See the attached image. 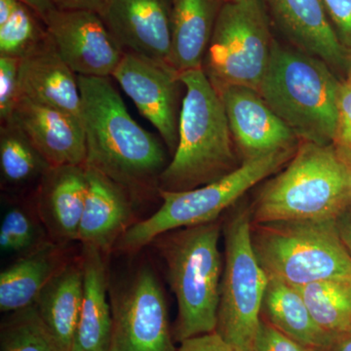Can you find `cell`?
I'll use <instances>...</instances> for the list:
<instances>
[{
    "label": "cell",
    "mask_w": 351,
    "mask_h": 351,
    "mask_svg": "<svg viewBox=\"0 0 351 351\" xmlns=\"http://www.w3.org/2000/svg\"><path fill=\"white\" fill-rule=\"evenodd\" d=\"M335 32L351 55V0H322Z\"/></svg>",
    "instance_id": "d6a6232c"
},
{
    "label": "cell",
    "mask_w": 351,
    "mask_h": 351,
    "mask_svg": "<svg viewBox=\"0 0 351 351\" xmlns=\"http://www.w3.org/2000/svg\"><path fill=\"white\" fill-rule=\"evenodd\" d=\"M350 204V163L334 145L302 142L285 169L263 186L251 221H337Z\"/></svg>",
    "instance_id": "7a4b0ae2"
},
{
    "label": "cell",
    "mask_w": 351,
    "mask_h": 351,
    "mask_svg": "<svg viewBox=\"0 0 351 351\" xmlns=\"http://www.w3.org/2000/svg\"><path fill=\"white\" fill-rule=\"evenodd\" d=\"M225 242L216 332L239 350L253 351L269 277L254 250L250 211L230 219Z\"/></svg>",
    "instance_id": "9c48e42d"
},
{
    "label": "cell",
    "mask_w": 351,
    "mask_h": 351,
    "mask_svg": "<svg viewBox=\"0 0 351 351\" xmlns=\"http://www.w3.org/2000/svg\"><path fill=\"white\" fill-rule=\"evenodd\" d=\"M19 59L0 57V121L6 123L12 117L21 98Z\"/></svg>",
    "instance_id": "f546056e"
},
{
    "label": "cell",
    "mask_w": 351,
    "mask_h": 351,
    "mask_svg": "<svg viewBox=\"0 0 351 351\" xmlns=\"http://www.w3.org/2000/svg\"><path fill=\"white\" fill-rule=\"evenodd\" d=\"M297 147L244 161L232 172L199 188L182 191L158 189L162 205L149 218L134 223L122 235L114 250L137 253L164 233L218 221L221 213L249 189L282 169Z\"/></svg>",
    "instance_id": "8992f818"
},
{
    "label": "cell",
    "mask_w": 351,
    "mask_h": 351,
    "mask_svg": "<svg viewBox=\"0 0 351 351\" xmlns=\"http://www.w3.org/2000/svg\"><path fill=\"white\" fill-rule=\"evenodd\" d=\"M219 235L221 223L215 221L164 233L152 242L177 299L174 335L180 343L216 331L223 269Z\"/></svg>",
    "instance_id": "5b68a950"
},
{
    "label": "cell",
    "mask_w": 351,
    "mask_h": 351,
    "mask_svg": "<svg viewBox=\"0 0 351 351\" xmlns=\"http://www.w3.org/2000/svg\"><path fill=\"white\" fill-rule=\"evenodd\" d=\"M172 0H105L99 16L122 50L168 64Z\"/></svg>",
    "instance_id": "4fadbf2b"
},
{
    "label": "cell",
    "mask_w": 351,
    "mask_h": 351,
    "mask_svg": "<svg viewBox=\"0 0 351 351\" xmlns=\"http://www.w3.org/2000/svg\"><path fill=\"white\" fill-rule=\"evenodd\" d=\"M105 0H55L57 9L66 11H93L98 13Z\"/></svg>",
    "instance_id": "e575fe53"
},
{
    "label": "cell",
    "mask_w": 351,
    "mask_h": 351,
    "mask_svg": "<svg viewBox=\"0 0 351 351\" xmlns=\"http://www.w3.org/2000/svg\"><path fill=\"white\" fill-rule=\"evenodd\" d=\"M316 351H351V328L334 335L326 346L317 348Z\"/></svg>",
    "instance_id": "8d00e7d4"
},
{
    "label": "cell",
    "mask_w": 351,
    "mask_h": 351,
    "mask_svg": "<svg viewBox=\"0 0 351 351\" xmlns=\"http://www.w3.org/2000/svg\"><path fill=\"white\" fill-rule=\"evenodd\" d=\"M71 260L68 245L53 241L16 258L0 274L1 313H13L34 304L44 286Z\"/></svg>",
    "instance_id": "44dd1931"
},
{
    "label": "cell",
    "mask_w": 351,
    "mask_h": 351,
    "mask_svg": "<svg viewBox=\"0 0 351 351\" xmlns=\"http://www.w3.org/2000/svg\"><path fill=\"white\" fill-rule=\"evenodd\" d=\"M172 1V46L168 64L178 73L201 69L226 0Z\"/></svg>",
    "instance_id": "7402d4cb"
},
{
    "label": "cell",
    "mask_w": 351,
    "mask_h": 351,
    "mask_svg": "<svg viewBox=\"0 0 351 351\" xmlns=\"http://www.w3.org/2000/svg\"><path fill=\"white\" fill-rule=\"evenodd\" d=\"M322 60L274 39L258 92L302 142L332 145L341 82Z\"/></svg>",
    "instance_id": "277c9868"
},
{
    "label": "cell",
    "mask_w": 351,
    "mask_h": 351,
    "mask_svg": "<svg viewBox=\"0 0 351 351\" xmlns=\"http://www.w3.org/2000/svg\"><path fill=\"white\" fill-rule=\"evenodd\" d=\"M226 1H237V0H226Z\"/></svg>",
    "instance_id": "ab89813d"
},
{
    "label": "cell",
    "mask_w": 351,
    "mask_h": 351,
    "mask_svg": "<svg viewBox=\"0 0 351 351\" xmlns=\"http://www.w3.org/2000/svg\"><path fill=\"white\" fill-rule=\"evenodd\" d=\"M267 14L297 49L331 68L350 69L351 55L339 40L322 0H263Z\"/></svg>",
    "instance_id": "2e32d148"
},
{
    "label": "cell",
    "mask_w": 351,
    "mask_h": 351,
    "mask_svg": "<svg viewBox=\"0 0 351 351\" xmlns=\"http://www.w3.org/2000/svg\"><path fill=\"white\" fill-rule=\"evenodd\" d=\"M110 351H177L165 295L149 265H141L110 286Z\"/></svg>",
    "instance_id": "30bf717a"
},
{
    "label": "cell",
    "mask_w": 351,
    "mask_h": 351,
    "mask_svg": "<svg viewBox=\"0 0 351 351\" xmlns=\"http://www.w3.org/2000/svg\"><path fill=\"white\" fill-rule=\"evenodd\" d=\"M52 168L31 140L12 122L0 125V177L1 188L23 191L38 188Z\"/></svg>",
    "instance_id": "d4e9b609"
},
{
    "label": "cell",
    "mask_w": 351,
    "mask_h": 351,
    "mask_svg": "<svg viewBox=\"0 0 351 351\" xmlns=\"http://www.w3.org/2000/svg\"><path fill=\"white\" fill-rule=\"evenodd\" d=\"M83 294L82 260L71 258L39 293L34 306L66 351H73Z\"/></svg>",
    "instance_id": "603a6c76"
},
{
    "label": "cell",
    "mask_w": 351,
    "mask_h": 351,
    "mask_svg": "<svg viewBox=\"0 0 351 351\" xmlns=\"http://www.w3.org/2000/svg\"><path fill=\"white\" fill-rule=\"evenodd\" d=\"M88 191L77 241L103 253L114 250L117 242L135 221L137 201L127 189L98 170L87 167Z\"/></svg>",
    "instance_id": "e0dca14e"
},
{
    "label": "cell",
    "mask_w": 351,
    "mask_h": 351,
    "mask_svg": "<svg viewBox=\"0 0 351 351\" xmlns=\"http://www.w3.org/2000/svg\"><path fill=\"white\" fill-rule=\"evenodd\" d=\"M216 90L223 101L233 142L241 154L242 162L297 147L299 138L277 117L257 90L244 86Z\"/></svg>",
    "instance_id": "5bb4252c"
},
{
    "label": "cell",
    "mask_w": 351,
    "mask_h": 351,
    "mask_svg": "<svg viewBox=\"0 0 351 351\" xmlns=\"http://www.w3.org/2000/svg\"><path fill=\"white\" fill-rule=\"evenodd\" d=\"M336 226L341 241L351 255V204L339 215Z\"/></svg>",
    "instance_id": "d590c367"
},
{
    "label": "cell",
    "mask_w": 351,
    "mask_h": 351,
    "mask_svg": "<svg viewBox=\"0 0 351 351\" xmlns=\"http://www.w3.org/2000/svg\"><path fill=\"white\" fill-rule=\"evenodd\" d=\"M86 138L85 166L127 189L135 200L158 195L167 163L163 145L138 125L108 77L77 75Z\"/></svg>",
    "instance_id": "6da1fadb"
},
{
    "label": "cell",
    "mask_w": 351,
    "mask_h": 351,
    "mask_svg": "<svg viewBox=\"0 0 351 351\" xmlns=\"http://www.w3.org/2000/svg\"><path fill=\"white\" fill-rule=\"evenodd\" d=\"M274 40L263 0L226 1L203 71L215 89L244 86L258 91L269 69Z\"/></svg>",
    "instance_id": "ba28073f"
},
{
    "label": "cell",
    "mask_w": 351,
    "mask_h": 351,
    "mask_svg": "<svg viewBox=\"0 0 351 351\" xmlns=\"http://www.w3.org/2000/svg\"><path fill=\"white\" fill-rule=\"evenodd\" d=\"M295 288L323 331L334 336L351 328V280L328 279Z\"/></svg>",
    "instance_id": "484cf974"
},
{
    "label": "cell",
    "mask_w": 351,
    "mask_h": 351,
    "mask_svg": "<svg viewBox=\"0 0 351 351\" xmlns=\"http://www.w3.org/2000/svg\"><path fill=\"white\" fill-rule=\"evenodd\" d=\"M49 38L43 18L19 1L14 12L0 22V57L24 59Z\"/></svg>",
    "instance_id": "f1b7e54d"
},
{
    "label": "cell",
    "mask_w": 351,
    "mask_h": 351,
    "mask_svg": "<svg viewBox=\"0 0 351 351\" xmlns=\"http://www.w3.org/2000/svg\"><path fill=\"white\" fill-rule=\"evenodd\" d=\"M184 85L179 138L158 189L189 191L221 179L239 167L221 97L203 69L180 73Z\"/></svg>",
    "instance_id": "3957f363"
},
{
    "label": "cell",
    "mask_w": 351,
    "mask_h": 351,
    "mask_svg": "<svg viewBox=\"0 0 351 351\" xmlns=\"http://www.w3.org/2000/svg\"><path fill=\"white\" fill-rule=\"evenodd\" d=\"M253 351H316L286 336L262 318Z\"/></svg>",
    "instance_id": "1f68e13d"
},
{
    "label": "cell",
    "mask_w": 351,
    "mask_h": 351,
    "mask_svg": "<svg viewBox=\"0 0 351 351\" xmlns=\"http://www.w3.org/2000/svg\"><path fill=\"white\" fill-rule=\"evenodd\" d=\"M262 318L286 336L315 350L326 346L332 338L314 321L298 289L278 279L269 278Z\"/></svg>",
    "instance_id": "cb8c5ba5"
},
{
    "label": "cell",
    "mask_w": 351,
    "mask_h": 351,
    "mask_svg": "<svg viewBox=\"0 0 351 351\" xmlns=\"http://www.w3.org/2000/svg\"><path fill=\"white\" fill-rule=\"evenodd\" d=\"M6 314L0 327V351H66L34 304Z\"/></svg>",
    "instance_id": "4316f807"
},
{
    "label": "cell",
    "mask_w": 351,
    "mask_h": 351,
    "mask_svg": "<svg viewBox=\"0 0 351 351\" xmlns=\"http://www.w3.org/2000/svg\"><path fill=\"white\" fill-rule=\"evenodd\" d=\"M106 254L82 244L83 294L73 351H110L112 307Z\"/></svg>",
    "instance_id": "ffe728a7"
},
{
    "label": "cell",
    "mask_w": 351,
    "mask_h": 351,
    "mask_svg": "<svg viewBox=\"0 0 351 351\" xmlns=\"http://www.w3.org/2000/svg\"><path fill=\"white\" fill-rule=\"evenodd\" d=\"M338 128L334 145L351 165V82L346 80L339 88Z\"/></svg>",
    "instance_id": "4dcf8cb0"
},
{
    "label": "cell",
    "mask_w": 351,
    "mask_h": 351,
    "mask_svg": "<svg viewBox=\"0 0 351 351\" xmlns=\"http://www.w3.org/2000/svg\"><path fill=\"white\" fill-rule=\"evenodd\" d=\"M177 351H242L216 331L184 339Z\"/></svg>",
    "instance_id": "836d02e7"
},
{
    "label": "cell",
    "mask_w": 351,
    "mask_h": 351,
    "mask_svg": "<svg viewBox=\"0 0 351 351\" xmlns=\"http://www.w3.org/2000/svg\"><path fill=\"white\" fill-rule=\"evenodd\" d=\"M52 241L36 206L11 205L2 216L0 249L5 255L19 258Z\"/></svg>",
    "instance_id": "83f0119b"
},
{
    "label": "cell",
    "mask_w": 351,
    "mask_h": 351,
    "mask_svg": "<svg viewBox=\"0 0 351 351\" xmlns=\"http://www.w3.org/2000/svg\"><path fill=\"white\" fill-rule=\"evenodd\" d=\"M21 97L59 108L82 119L77 75L58 52L52 38L20 61Z\"/></svg>",
    "instance_id": "d6986e66"
},
{
    "label": "cell",
    "mask_w": 351,
    "mask_h": 351,
    "mask_svg": "<svg viewBox=\"0 0 351 351\" xmlns=\"http://www.w3.org/2000/svg\"><path fill=\"white\" fill-rule=\"evenodd\" d=\"M112 77L174 154L182 107L180 73L167 63L125 52Z\"/></svg>",
    "instance_id": "8fae6325"
},
{
    "label": "cell",
    "mask_w": 351,
    "mask_h": 351,
    "mask_svg": "<svg viewBox=\"0 0 351 351\" xmlns=\"http://www.w3.org/2000/svg\"><path fill=\"white\" fill-rule=\"evenodd\" d=\"M9 121L31 140L52 167L85 165L84 128L75 115L21 97Z\"/></svg>",
    "instance_id": "9a60e30c"
},
{
    "label": "cell",
    "mask_w": 351,
    "mask_h": 351,
    "mask_svg": "<svg viewBox=\"0 0 351 351\" xmlns=\"http://www.w3.org/2000/svg\"><path fill=\"white\" fill-rule=\"evenodd\" d=\"M346 80H350V82H351V63H350V69H348V78H346Z\"/></svg>",
    "instance_id": "f35d334b"
},
{
    "label": "cell",
    "mask_w": 351,
    "mask_h": 351,
    "mask_svg": "<svg viewBox=\"0 0 351 351\" xmlns=\"http://www.w3.org/2000/svg\"><path fill=\"white\" fill-rule=\"evenodd\" d=\"M44 22L58 52L76 75L112 76L124 51L98 13L56 9Z\"/></svg>",
    "instance_id": "7c38bea8"
},
{
    "label": "cell",
    "mask_w": 351,
    "mask_h": 351,
    "mask_svg": "<svg viewBox=\"0 0 351 351\" xmlns=\"http://www.w3.org/2000/svg\"><path fill=\"white\" fill-rule=\"evenodd\" d=\"M87 191L85 165L52 167L34 189V206L53 242L77 241Z\"/></svg>",
    "instance_id": "ac0fdd59"
},
{
    "label": "cell",
    "mask_w": 351,
    "mask_h": 351,
    "mask_svg": "<svg viewBox=\"0 0 351 351\" xmlns=\"http://www.w3.org/2000/svg\"><path fill=\"white\" fill-rule=\"evenodd\" d=\"M252 242L269 278L295 287L328 279L351 280V255L336 221L252 225Z\"/></svg>",
    "instance_id": "52a82bcc"
},
{
    "label": "cell",
    "mask_w": 351,
    "mask_h": 351,
    "mask_svg": "<svg viewBox=\"0 0 351 351\" xmlns=\"http://www.w3.org/2000/svg\"><path fill=\"white\" fill-rule=\"evenodd\" d=\"M19 1L31 7L32 10L36 11L43 18V21H45L46 18L57 9L55 0H19Z\"/></svg>",
    "instance_id": "74e56055"
}]
</instances>
